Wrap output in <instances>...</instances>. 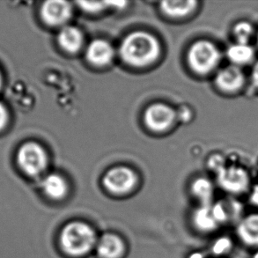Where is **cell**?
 <instances>
[{"mask_svg":"<svg viewBox=\"0 0 258 258\" xmlns=\"http://www.w3.org/2000/svg\"><path fill=\"white\" fill-rule=\"evenodd\" d=\"M222 59V54L215 43L201 40L190 47L188 61L192 70L200 75H207L216 70Z\"/></svg>","mask_w":258,"mask_h":258,"instance_id":"3","label":"cell"},{"mask_svg":"<svg viewBox=\"0 0 258 258\" xmlns=\"http://www.w3.org/2000/svg\"><path fill=\"white\" fill-rule=\"evenodd\" d=\"M2 75H1V73H0V89H1V87H2Z\"/></svg>","mask_w":258,"mask_h":258,"instance_id":"27","label":"cell"},{"mask_svg":"<svg viewBox=\"0 0 258 258\" xmlns=\"http://www.w3.org/2000/svg\"><path fill=\"white\" fill-rule=\"evenodd\" d=\"M226 56L230 64L242 68L255 63V48L250 43L234 42L227 47Z\"/></svg>","mask_w":258,"mask_h":258,"instance_id":"11","label":"cell"},{"mask_svg":"<svg viewBox=\"0 0 258 258\" xmlns=\"http://www.w3.org/2000/svg\"><path fill=\"white\" fill-rule=\"evenodd\" d=\"M216 174L218 185L229 197L239 198L240 196L248 194L251 188L249 172L241 166L227 165Z\"/></svg>","mask_w":258,"mask_h":258,"instance_id":"4","label":"cell"},{"mask_svg":"<svg viewBox=\"0 0 258 258\" xmlns=\"http://www.w3.org/2000/svg\"><path fill=\"white\" fill-rule=\"evenodd\" d=\"M225 162H226V161H225L223 156H221L220 154H215V155H213V157L211 158V160L209 161V165L213 170L218 173L227 166Z\"/></svg>","mask_w":258,"mask_h":258,"instance_id":"22","label":"cell"},{"mask_svg":"<svg viewBox=\"0 0 258 258\" xmlns=\"http://www.w3.org/2000/svg\"><path fill=\"white\" fill-rule=\"evenodd\" d=\"M70 3L59 0H50L42 5L41 15L46 24L59 26L66 23L72 16Z\"/></svg>","mask_w":258,"mask_h":258,"instance_id":"10","label":"cell"},{"mask_svg":"<svg viewBox=\"0 0 258 258\" xmlns=\"http://www.w3.org/2000/svg\"><path fill=\"white\" fill-rule=\"evenodd\" d=\"M57 40L64 50L71 53L77 52L83 43V35L77 28L67 26L60 30Z\"/></svg>","mask_w":258,"mask_h":258,"instance_id":"15","label":"cell"},{"mask_svg":"<svg viewBox=\"0 0 258 258\" xmlns=\"http://www.w3.org/2000/svg\"><path fill=\"white\" fill-rule=\"evenodd\" d=\"M251 258H258V249L257 250H255V251H254V254L252 255Z\"/></svg>","mask_w":258,"mask_h":258,"instance_id":"26","label":"cell"},{"mask_svg":"<svg viewBox=\"0 0 258 258\" xmlns=\"http://www.w3.org/2000/svg\"><path fill=\"white\" fill-rule=\"evenodd\" d=\"M160 44L153 35L146 32H135L128 35L120 47V54L126 63L134 67H145L157 59Z\"/></svg>","mask_w":258,"mask_h":258,"instance_id":"1","label":"cell"},{"mask_svg":"<svg viewBox=\"0 0 258 258\" xmlns=\"http://www.w3.org/2000/svg\"><path fill=\"white\" fill-rule=\"evenodd\" d=\"M249 81H250L252 87L258 92V60L255 61V63H253V66H252Z\"/></svg>","mask_w":258,"mask_h":258,"instance_id":"24","label":"cell"},{"mask_svg":"<svg viewBox=\"0 0 258 258\" xmlns=\"http://www.w3.org/2000/svg\"><path fill=\"white\" fill-rule=\"evenodd\" d=\"M214 84L223 94H239L246 87L247 77L242 68L229 64L217 72Z\"/></svg>","mask_w":258,"mask_h":258,"instance_id":"6","label":"cell"},{"mask_svg":"<svg viewBox=\"0 0 258 258\" xmlns=\"http://www.w3.org/2000/svg\"><path fill=\"white\" fill-rule=\"evenodd\" d=\"M193 195L199 199L200 206H208L213 203L214 186L209 179L199 177L193 181L191 185Z\"/></svg>","mask_w":258,"mask_h":258,"instance_id":"16","label":"cell"},{"mask_svg":"<svg viewBox=\"0 0 258 258\" xmlns=\"http://www.w3.org/2000/svg\"><path fill=\"white\" fill-rule=\"evenodd\" d=\"M213 250L216 255H228L234 248V241L229 237H221L214 243Z\"/></svg>","mask_w":258,"mask_h":258,"instance_id":"20","label":"cell"},{"mask_svg":"<svg viewBox=\"0 0 258 258\" xmlns=\"http://www.w3.org/2000/svg\"><path fill=\"white\" fill-rule=\"evenodd\" d=\"M123 250V242L115 234H104L98 242V255L101 258H119L122 255Z\"/></svg>","mask_w":258,"mask_h":258,"instance_id":"14","label":"cell"},{"mask_svg":"<svg viewBox=\"0 0 258 258\" xmlns=\"http://www.w3.org/2000/svg\"><path fill=\"white\" fill-rule=\"evenodd\" d=\"M248 202L250 206L258 209V183L252 185L248 193Z\"/></svg>","mask_w":258,"mask_h":258,"instance_id":"23","label":"cell"},{"mask_svg":"<svg viewBox=\"0 0 258 258\" xmlns=\"http://www.w3.org/2000/svg\"><path fill=\"white\" fill-rule=\"evenodd\" d=\"M96 241L94 229L87 224L79 221L69 223L63 227L60 242L68 255H83L90 251Z\"/></svg>","mask_w":258,"mask_h":258,"instance_id":"2","label":"cell"},{"mask_svg":"<svg viewBox=\"0 0 258 258\" xmlns=\"http://www.w3.org/2000/svg\"><path fill=\"white\" fill-rule=\"evenodd\" d=\"M42 188L50 199H63L67 195V181L59 174H49L42 181Z\"/></svg>","mask_w":258,"mask_h":258,"instance_id":"17","label":"cell"},{"mask_svg":"<svg viewBox=\"0 0 258 258\" xmlns=\"http://www.w3.org/2000/svg\"><path fill=\"white\" fill-rule=\"evenodd\" d=\"M255 40H256V44L258 46V30H256V35H255Z\"/></svg>","mask_w":258,"mask_h":258,"instance_id":"28","label":"cell"},{"mask_svg":"<svg viewBox=\"0 0 258 258\" xmlns=\"http://www.w3.org/2000/svg\"><path fill=\"white\" fill-rule=\"evenodd\" d=\"M232 35L234 42L249 43L252 38L256 35V30L250 21L241 20L234 23L232 28Z\"/></svg>","mask_w":258,"mask_h":258,"instance_id":"19","label":"cell"},{"mask_svg":"<svg viewBox=\"0 0 258 258\" xmlns=\"http://www.w3.org/2000/svg\"><path fill=\"white\" fill-rule=\"evenodd\" d=\"M198 5L197 1H164L161 5V10L171 17H183L191 13Z\"/></svg>","mask_w":258,"mask_h":258,"instance_id":"18","label":"cell"},{"mask_svg":"<svg viewBox=\"0 0 258 258\" xmlns=\"http://www.w3.org/2000/svg\"><path fill=\"white\" fill-rule=\"evenodd\" d=\"M17 163L25 174L35 176L41 174L47 166V155L39 144L25 143L17 153Z\"/></svg>","mask_w":258,"mask_h":258,"instance_id":"5","label":"cell"},{"mask_svg":"<svg viewBox=\"0 0 258 258\" xmlns=\"http://www.w3.org/2000/svg\"><path fill=\"white\" fill-rule=\"evenodd\" d=\"M114 57V49L109 42L104 40H94L87 49V58L95 66H106Z\"/></svg>","mask_w":258,"mask_h":258,"instance_id":"12","label":"cell"},{"mask_svg":"<svg viewBox=\"0 0 258 258\" xmlns=\"http://www.w3.org/2000/svg\"><path fill=\"white\" fill-rule=\"evenodd\" d=\"M234 235L246 248L258 249V212L247 213L234 226Z\"/></svg>","mask_w":258,"mask_h":258,"instance_id":"8","label":"cell"},{"mask_svg":"<svg viewBox=\"0 0 258 258\" xmlns=\"http://www.w3.org/2000/svg\"><path fill=\"white\" fill-rule=\"evenodd\" d=\"M108 3L106 2H79L78 5L83 9V10L89 12V13H97L100 11L104 9L105 6Z\"/></svg>","mask_w":258,"mask_h":258,"instance_id":"21","label":"cell"},{"mask_svg":"<svg viewBox=\"0 0 258 258\" xmlns=\"http://www.w3.org/2000/svg\"><path fill=\"white\" fill-rule=\"evenodd\" d=\"M212 205L199 206L193 216L196 227L204 233H213L221 227L215 217Z\"/></svg>","mask_w":258,"mask_h":258,"instance_id":"13","label":"cell"},{"mask_svg":"<svg viewBox=\"0 0 258 258\" xmlns=\"http://www.w3.org/2000/svg\"><path fill=\"white\" fill-rule=\"evenodd\" d=\"M175 112L167 105H152L147 108L145 113V122L150 128L155 132H162L168 129L174 121Z\"/></svg>","mask_w":258,"mask_h":258,"instance_id":"9","label":"cell"},{"mask_svg":"<svg viewBox=\"0 0 258 258\" xmlns=\"http://www.w3.org/2000/svg\"><path fill=\"white\" fill-rule=\"evenodd\" d=\"M136 182L135 173L125 167L112 168L103 178L105 187L115 194H123L131 191Z\"/></svg>","mask_w":258,"mask_h":258,"instance_id":"7","label":"cell"},{"mask_svg":"<svg viewBox=\"0 0 258 258\" xmlns=\"http://www.w3.org/2000/svg\"><path fill=\"white\" fill-rule=\"evenodd\" d=\"M9 114L7 111V108L5 105L0 102V132H2L8 123Z\"/></svg>","mask_w":258,"mask_h":258,"instance_id":"25","label":"cell"}]
</instances>
